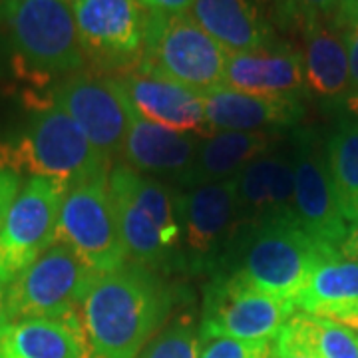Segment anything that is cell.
<instances>
[{"label": "cell", "mask_w": 358, "mask_h": 358, "mask_svg": "<svg viewBox=\"0 0 358 358\" xmlns=\"http://www.w3.org/2000/svg\"><path fill=\"white\" fill-rule=\"evenodd\" d=\"M173 291L155 271L136 263L96 273L72 313L82 358H138L162 331Z\"/></svg>", "instance_id": "obj_1"}, {"label": "cell", "mask_w": 358, "mask_h": 358, "mask_svg": "<svg viewBox=\"0 0 358 358\" xmlns=\"http://www.w3.org/2000/svg\"><path fill=\"white\" fill-rule=\"evenodd\" d=\"M32 115L22 136L4 154L0 167L32 178L58 181L66 187L110 173L106 159L60 106L48 100L30 103Z\"/></svg>", "instance_id": "obj_2"}, {"label": "cell", "mask_w": 358, "mask_h": 358, "mask_svg": "<svg viewBox=\"0 0 358 358\" xmlns=\"http://www.w3.org/2000/svg\"><path fill=\"white\" fill-rule=\"evenodd\" d=\"M0 18L22 76L44 84L84 70L72 0H0Z\"/></svg>", "instance_id": "obj_3"}, {"label": "cell", "mask_w": 358, "mask_h": 358, "mask_svg": "<svg viewBox=\"0 0 358 358\" xmlns=\"http://www.w3.org/2000/svg\"><path fill=\"white\" fill-rule=\"evenodd\" d=\"M331 251L336 249L313 239L294 217L268 219L251 225L233 273L263 293L296 303L313 268Z\"/></svg>", "instance_id": "obj_4"}, {"label": "cell", "mask_w": 358, "mask_h": 358, "mask_svg": "<svg viewBox=\"0 0 358 358\" xmlns=\"http://www.w3.org/2000/svg\"><path fill=\"white\" fill-rule=\"evenodd\" d=\"M229 52L189 14L148 13L141 62L136 70L205 94L223 86Z\"/></svg>", "instance_id": "obj_5"}, {"label": "cell", "mask_w": 358, "mask_h": 358, "mask_svg": "<svg viewBox=\"0 0 358 358\" xmlns=\"http://www.w3.org/2000/svg\"><path fill=\"white\" fill-rule=\"evenodd\" d=\"M108 176L70 185L56 223L54 243L68 247L94 273H108L128 263Z\"/></svg>", "instance_id": "obj_6"}, {"label": "cell", "mask_w": 358, "mask_h": 358, "mask_svg": "<svg viewBox=\"0 0 358 358\" xmlns=\"http://www.w3.org/2000/svg\"><path fill=\"white\" fill-rule=\"evenodd\" d=\"M294 313V303L259 291L237 273L219 275L205 287L199 336L273 343Z\"/></svg>", "instance_id": "obj_7"}, {"label": "cell", "mask_w": 358, "mask_h": 358, "mask_svg": "<svg viewBox=\"0 0 358 358\" xmlns=\"http://www.w3.org/2000/svg\"><path fill=\"white\" fill-rule=\"evenodd\" d=\"M72 10L94 74L117 76L140 66L148 22L140 0H72Z\"/></svg>", "instance_id": "obj_8"}, {"label": "cell", "mask_w": 358, "mask_h": 358, "mask_svg": "<svg viewBox=\"0 0 358 358\" xmlns=\"http://www.w3.org/2000/svg\"><path fill=\"white\" fill-rule=\"evenodd\" d=\"M94 275L68 247L54 243L6 287V320L70 317Z\"/></svg>", "instance_id": "obj_9"}, {"label": "cell", "mask_w": 358, "mask_h": 358, "mask_svg": "<svg viewBox=\"0 0 358 358\" xmlns=\"http://www.w3.org/2000/svg\"><path fill=\"white\" fill-rule=\"evenodd\" d=\"M66 189L44 178H30L20 187L0 229V285H10L54 245Z\"/></svg>", "instance_id": "obj_10"}, {"label": "cell", "mask_w": 358, "mask_h": 358, "mask_svg": "<svg viewBox=\"0 0 358 358\" xmlns=\"http://www.w3.org/2000/svg\"><path fill=\"white\" fill-rule=\"evenodd\" d=\"M50 98L106 159L122 155L134 112L112 78L82 70L60 80Z\"/></svg>", "instance_id": "obj_11"}, {"label": "cell", "mask_w": 358, "mask_h": 358, "mask_svg": "<svg viewBox=\"0 0 358 358\" xmlns=\"http://www.w3.org/2000/svg\"><path fill=\"white\" fill-rule=\"evenodd\" d=\"M294 159V219L319 243L338 249L348 235L346 223L334 199L327 166V148L305 131L299 136Z\"/></svg>", "instance_id": "obj_12"}, {"label": "cell", "mask_w": 358, "mask_h": 358, "mask_svg": "<svg viewBox=\"0 0 358 358\" xmlns=\"http://www.w3.org/2000/svg\"><path fill=\"white\" fill-rule=\"evenodd\" d=\"M124 94L131 112L148 122L199 138L211 136L199 92L143 70L110 76Z\"/></svg>", "instance_id": "obj_13"}, {"label": "cell", "mask_w": 358, "mask_h": 358, "mask_svg": "<svg viewBox=\"0 0 358 358\" xmlns=\"http://www.w3.org/2000/svg\"><path fill=\"white\" fill-rule=\"evenodd\" d=\"M181 241L199 261L213 255L241 225L235 178L193 185L179 195Z\"/></svg>", "instance_id": "obj_14"}, {"label": "cell", "mask_w": 358, "mask_h": 358, "mask_svg": "<svg viewBox=\"0 0 358 358\" xmlns=\"http://www.w3.org/2000/svg\"><path fill=\"white\" fill-rule=\"evenodd\" d=\"M223 86L259 96L301 100L308 90L303 54L279 40L255 50L229 52Z\"/></svg>", "instance_id": "obj_15"}, {"label": "cell", "mask_w": 358, "mask_h": 358, "mask_svg": "<svg viewBox=\"0 0 358 358\" xmlns=\"http://www.w3.org/2000/svg\"><path fill=\"white\" fill-rule=\"evenodd\" d=\"M189 16L227 52H247L277 42L273 0H195Z\"/></svg>", "instance_id": "obj_16"}, {"label": "cell", "mask_w": 358, "mask_h": 358, "mask_svg": "<svg viewBox=\"0 0 358 358\" xmlns=\"http://www.w3.org/2000/svg\"><path fill=\"white\" fill-rule=\"evenodd\" d=\"M241 225H257L268 219L294 217L293 154L268 152L243 167L237 176Z\"/></svg>", "instance_id": "obj_17"}, {"label": "cell", "mask_w": 358, "mask_h": 358, "mask_svg": "<svg viewBox=\"0 0 358 358\" xmlns=\"http://www.w3.org/2000/svg\"><path fill=\"white\" fill-rule=\"evenodd\" d=\"M209 131H271L294 126L303 114L301 100L259 96L219 86L201 94Z\"/></svg>", "instance_id": "obj_18"}, {"label": "cell", "mask_w": 358, "mask_h": 358, "mask_svg": "<svg viewBox=\"0 0 358 358\" xmlns=\"http://www.w3.org/2000/svg\"><path fill=\"white\" fill-rule=\"evenodd\" d=\"M197 136L181 134L134 114L122 148L124 166L143 176H164L185 183L199 150Z\"/></svg>", "instance_id": "obj_19"}, {"label": "cell", "mask_w": 358, "mask_h": 358, "mask_svg": "<svg viewBox=\"0 0 358 358\" xmlns=\"http://www.w3.org/2000/svg\"><path fill=\"white\" fill-rule=\"evenodd\" d=\"M303 70L307 88L324 100L350 94L346 32L334 20L303 26Z\"/></svg>", "instance_id": "obj_20"}, {"label": "cell", "mask_w": 358, "mask_h": 358, "mask_svg": "<svg viewBox=\"0 0 358 358\" xmlns=\"http://www.w3.org/2000/svg\"><path fill=\"white\" fill-rule=\"evenodd\" d=\"M273 131H215L201 138L185 185H203L235 178L257 157L273 152L277 145Z\"/></svg>", "instance_id": "obj_21"}, {"label": "cell", "mask_w": 358, "mask_h": 358, "mask_svg": "<svg viewBox=\"0 0 358 358\" xmlns=\"http://www.w3.org/2000/svg\"><path fill=\"white\" fill-rule=\"evenodd\" d=\"M294 305L307 315L331 320L358 308L357 259H348L338 249L322 257Z\"/></svg>", "instance_id": "obj_22"}, {"label": "cell", "mask_w": 358, "mask_h": 358, "mask_svg": "<svg viewBox=\"0 0 358 358\" xmlns=\"http://www.w3.org/2000/svg\"><path fill=\"white\" fill-rule=\"evenodd\" d=\"M72 315L66 319H22L0 324V358H82Z\"/></svg>", "instance_id": "obj_23"}, {"label": "cell", "mask_w": 358, "mask_h": 358, "mask_svg": "<svg viewBox=\"0 0 358 358\" xmlns=\"http://www.w3.org/2000/svg\"><path fill=\"white\" fill-rule=\"evenodd\" d=\"M110 192L129 263L152 268L155 273L169 265L173 261V251L164 241L154 217L124 187L110 181Z\"/></svg>", "instance_id": "obj_24"}, {"label": "cell", "mask_w": 358, "mask_h": 358, "mask_svg": "<svg viewBox=\"0 0 358 358\" xmlns=\"http://www.w3.org/2000/svg\"><path fill=\"white\" fill-rule=\"evenodd\" d=\"M327 166L338 211L348 225L358 223V122L343 124L327 145Z\"/></svg>", "instance_id": "obj_25"}, {"label": "cell", "mask_w": 358, "mask_h": 358, "mask_svg": "<svg viewBox=\"0 0 358 358\" xmlns=\"http://www.w3.org/2000/svg\"><path fill=\"white\" fill-rule=\"evenodd\" d=\"M293 322L319 358H358L357 331L307 313L294 315Z\"/></svg>", "instance_id": "obj_26"}, {"label": "cell", "mask_w": 358, "mask_h": 358, "mask_svg": "<svg viewBox=\"0 0 358 358\" xmlns=\"http://www.w3.org/2000/svg\"><path fill=\"white\" fill-rule=\"evenodd\" d=\"M199 350V329L193 324L192 317H181L155 334L138 358H197Z\"/></svg>", "instance_id": "obj_27"}, {"label": "cell", "mask_w": 358, "mask_h": 358, "mask_svg": "<svg viewBox=\"0 0 358 358\" xmlns=\"http://www.w3.org/2000/svg\"><path fill=\"white\" fill-rule=\"evenodd\" d=\"M277 22L303 26L315 20H336L343 0H273Z\"/></svg>", "instance_id": "obj_28"}, {"label": "cell", "mask_w": 358, "mask_h": 358, "mask_svg": "<svg viewBox=\"0 0 358 358\" xmlns=\"http://www.w3.org/2000/svg\"><path fill=\"white\" fill-rule=\"evenodd\" d=\"M197 358H273V343L207 338L201 341V350Z\"/></svg>", "instance_id": "obj_29"}, {"label": "cell", "mask_w": 358, "mask_h": 358, "mask_svg": "<svg viewBox=\"0 0 358 358\" xmlns=\"http://www.w3.org/2000/svg\"><path fill=\"white\" fill-rule=\"evenodd\" d=\"M273 358H319L310 348L305 336L299 333L293 319L289 320L282 331L273 341Z\"/></svg>", "instance_id": "obj_30"}, {"label": "cell", "mask_w": 358, "mask_h": 358, "mask_svg": "<svg viewBox=\"0 0 358 358\" xmlns=\"http://www.w3.org/2000/svg\"><path fill=\"white\" fill-rule=\"evenodd\" d=\"M18 192H20V176L8 167H0V229L6 221V215Z\"/></svg>", "instance_id": "obj_31"}, {"label": "cell", "mask_w": 358, "mask_h": 358, "mask_svg": "<svg viewBox=\"0 0 358 358\" xmlns=\"http://www.w3.org/2000/svg\"><path fill=\"white\" fill-rule=\"evenodd\" d=\"M145 13L155 14H187L195 0H140Z\"/></svg>", "instance_id": "obj_32"}, {"label": "cell", "mask_w": 358, "mask_h": 358, "mask_svg": "<svg viewBox=\"0 0 358 358\" xmlns=\"http://www.w3.org/2000/svg\"><path fill=\"white\" fill-rule=\"evenodd\" d=\"M348 46V72H350V92L358 90V22L346 32Z\"/></svg>", "instance_id": "obj_33"}, {"label": "cell", "mask_w": 358, "mask_h": 358, "mask_svg": "<svg viewBox=\"0 0 358 358\" xmlns=\"http://www.w3.org/2000/svg\"><path fill=\"white\" fill-rule=\"evenodd\" d=\"M336 24L341 26L345 32H348L352 26L358 22V0H343L341 8L336 14Z\"/></svg>", "instance_id": "obj_34"}, {"label": "cell", "mask_w": 358, "mask_h": 358, "mask_svg": "<svg viewBox=\"0 0 358 358\" xmlns=\"http://www.w3.org/2000/svg\"><path fill=\"white\" fill-rule=\"evenodd\" d=\"M338 251L348 259H357L358 261V223L348 229V235L345 237V241L341 243Z\"/></svg>", "instance_id": "obj_35"}, {"label": "cell", "mask_w": 358, "mask_h": 358, "mask_svg": "<svg viewBox=\"0 0 358 358\" xmlns=\"http://www.w3.org/2000/svg\"><path fill=\"white\" fill-rule=\"evenodd\" d=\"M336 322H341V324H345V327H348V329H352V331H357L358 333V308L346 313L343 317H338Z\"/></svg>", "instance_id": "obj_36"}, {"label": "cell", "mask_w": 358, "mask_h": 358, "mask_svg": "<svg viewBox=\"0 0 358 358\" xmlns=\"http://www.w3.org/2000/svg\"><path fill=\"white\" fill-rule=\"evenodd\" d=\"M346 108H348V112L358 117V90H352L348 96H346Z\"/></svg>", "instance_id": "obj_37"}, {"label": "cell", "mask_w": 358, "mask_h": 358, "mask_svg": "<svg viewBox=\"0 0 358 358\" xmlns=\"http://www.w3.org/2000/svg\"><path fill=\"white\" fill-rule=\"evenodd\" d=\"M6 322V287L0 285V324Z\"/></svg>", "instance_id": "obj_38"}]
</instances>
